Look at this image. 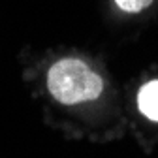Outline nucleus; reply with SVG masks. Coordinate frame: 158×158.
I'll return each mask as SVG.
<instances>
[{
	"label": "nucleus",
	"instance_id": "nucleus-1",
	"mask_svg": "<svg viewBox=\"0 0 158 158\" xmlns=\"http://www.w3.org/2000/svg\"><path fill=\"white\" fill-rule=\"evenodd\" d=\"M47 89L55 100L66 106L96 100L104 90L102 77L77 58H62L49 68Z\"/></svg>",
	"mask_w": 158,
	"mask_h": 158
},
{
	"label": "nucleus",
	"instance_id": "nucleus-2",
	"mask_svg": "<svg viewBox=\"0 0 158 158\" xmlns=\"http://www.w3.org/2000/svg\"><path fill=\"white\" fill-rule=\"evenodd\" d=\"M139 111L151 121H158V81H149L137 94Z\"/></svg>",
	"mask_w": 158,
	"mask_h": 158
},
{
	"label": "nucleus",
	"instance_id": "nucleus-3",
	"mask_svg": "<svg viewBox=\"0 0 158 158\" xmlns=\"http://www.w3.org/2000/svg\"><path fill=\"white\" fill-rule=\"evenodd\" d=\"M117 6L121 8L123 11H128V13H137L145 10L147 6H151L152 0H115Z\"/></svg>",
	"mask_w": 158,
	"mask_h": 158
}]
</instances>
